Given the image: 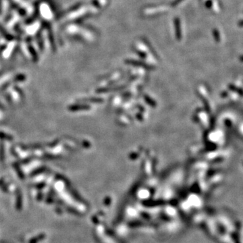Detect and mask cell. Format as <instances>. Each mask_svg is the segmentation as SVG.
<instances>
[{"label":"cell","mask_w":243,"mask_h":243,"mask_svg":"<svg viewBox=\"0 0 243 243\" xmlns=\"http://www.w3.org/2000/svg\"><path fill=\"white\" fill-rule=\"evenodd\" d=\"M44 158L48 159V160H55V159L60 158V157L53 155H51V154H46L44 155Z\"/></svg>","instance_id":"obj_12"},{"label":"cell","mask_w":243,"mask_h":243,"mask_svg":"<svg viewBox=\"0 0 243 243\" xmlns=\"http://www.w3.org/2000/svg\"><path fill=\"white\" fill-rule=\"evenodd\" d=\"M21 205H22V196H21L20 192L19 190H17V201H16V205L17 208L18 209H20L21 208Z\"/></svg>","instance_id":"obj_9"},{"label":"cell","mask_w":243,"mask_h":243,"mask_svg":"<svg viewBox=\"0 0 243 243\" xmlns=\"http://www.w3.org/2000/svg\"><path fill=\"white\" fill-rule=\"evenodd\" d=\"M39 14L45 20H51L53 18V12L50 5L45 2L40 3L39 7Z\"/></svg>","instance_id":"obj_1"},{"label":"cell","mask_w":243,"mask_h":243,"mask_svg":"<svg viewBox=\"0 0 243 243\" xmlns=\"http://www.w3.org/2000/svg\"><path fill=\"white\" fill-rule=\"evenodd\" d=\"M26 79L25 76L23 75V74H19V75L16 76V77L14 78V82H22Z\"/></svg>","instance_id":"obj_11"},{"label":"cell","mask_w":243,"mask_h":243,"mask_svg":"<svg viewBox=\"0 0 243 243\" xmlns=\"http://www.w3.org/2000/svg\"><path fill=\"white\" fill-rule=\"evenodd\" d=\"M16 42L15 41H11L7 43V45L5 47L4 50L3 51V55H4L5 57L6 56H9L11 55V53H12V51H14V49L16 47Z\"/></svg>","instance_id":"obj_4"},{"label":"cell","mask_w":243,"mask_h":243,"mask_svg":"<svg viewBox=\"0 0 243 243\" xmlns=\"http://www.w3.org/2000/svg\"><path fill=\"white\" fill-rule=\"evenodd\" d=\"M13 1L22 7L23 9H25L26 12H28V14H31L32 12H33V8H32V5L26 0H13Z\"/></svg>","instance_id":"obj_3"},{"label":"cell","mask_w":243,"mask_h":243,"mask_svg":"<svg viewBox=\"0 0 243 243\" xmlns=\"http://www.w3.org/2000/svg\"><path fill=\"white\" fill-rule=\"evenodd\" d=\"M42 145L40 144H34V145H22L21 146V148L23 149H40L43 147Z\"/></svg>","instance_id":"obj_6"},{"label":"cell","mask_w":243,"mask_h":243,"mask_svg":"<svg viewBox=\"0 0 243 243\" xmlns=\"http://www.w3.org/2000/svg\"><path fill=\"white\" fill-rule=\"evenodd\" d=\"M13 167H14L15 170H16V172H17V174H18L19 178H20L21 180H24V174H23V172H22V170H21L20 166H19L18 164H17V163L14 164H13Z\"/></svg>","instance_id":"obj_5"},{"label":"cell","mask_w":243,"mask_h":243,"mask_svg":"<svg viewBox=\"0 0 243 243\" xmlns=\"http://www.w3.org/2000/svg\"><path fill=\"white\" fill-rule=\"evenodd\" d=\"M43 237H44V235L43 236V235H41V236H40L39 237H37V238H36V239H34V240H32L31 242H30V243H36V242H37V241L38 240H41V239H42L43 238Z\"/></svg>","instance_id":"obj_13"},{"label":"cell","mask_w":243,"mask_h":243,"mask_svg":"<svg viewBox=\"0 0 243 243\" xmlns=\"http://www.w3.org/2000/svg\"><path fill=\"white\" fill-rule=\"evenodd\" d=\"M40 27H41V23L37 21V22L32 23V24H30V25L26 26L25 32L29 36L34 35V34L39 31Z\"/></svg>","instance_id":"obj_2"},{"label":"cell","mask_w":243,"mask_h":243,"mask_svg":"<svg viewBox=\"0 0 243 243\" xmlns=\"http://www.w3.org/2000/svg\"><path fill=\"white\" fill-rule=\"evenodd\" d=\"M47 170V168L45 167V166H43V167H41L39 168H38V169H36L35 170H34L33 172H31V174H30V176H36L37 174H39L43 173V172H45V170Z\"/></svg>","instance_id":"obj_8"},{"label":"cell","mask_w":243,"mask_h":243,"mask_svg":"<svg viewBox=\"0 0 243 243\" xmlns=\"http://www.w3.org/2000/svg\"><path fill=\"white\" fill-rule=\"evenodd\" d=\"M45 186V183H41V184H39L36 185V187H37V188H43Z\"/></svg>","instance_id":"obj_14"},{"label":"cell","mask_w":243,"mask_h":243,"mask_svg":"<svg viewBox=\"0 0 243 243\" xmlns=\"http://www.w3.org/2000/svg\"><path fill=\"white\" fill-rule=\"evenodd\" d=\"M14 89H16L17 91H18V93L21 95V96H23V95H23V93H22V91H21V89H20V88H18V87H14Z\"/></svg>","instance_id":"obj_15"},{"label":"cell","mask_w":243,"mask_h":243,"mask_svg":"<svg viewBox=\"0 0 243 243\" xmlns=\"http://www.w3.org/2000/svg\"><path fill=\"white\" fill-rule=\"evenodd\" d=\"M0 139L1 140H5L8 141H11L13 140V137L11 135H7V134L0 132Z\"/></svg>","instance_id":"obj_7"},{"label":"cell","mask_w":243,"mask_h":243,"mask_svg":"<svg viewBox=\"0 0 243 243\" xmlns=\"http://www.w3.org/2000/svg\"><path fill=\"white\" fill-rule=\"evenodd\" d=\"M0 109H1V110H3V106L1 104V103H0Z\"/></svg>","instance_id":"obj_17"},{"label":"cell","mask_w":243,"mask_h":243,"mask_svg":"<svg viewBox=\"0 0 243 243\" xmlns=\"http://www.w3.org/2000/svg\"><path fill=\"white\" fill-rule=\"evenodd\" d=\"M5 158V152H4V146L2 143L0 144V161L3 162Z\"/></svg>","instance_id":"obj_10"},{"label":"cell","mask_w":243,"mask_h":243,"mask_svg":"<svg viewBox=\"0 0 243 243\" xmlns=\"http://www.w3.org/2000/svg\"><path fill=\"white\" fill-rule=\"evenodd\" d=\"M3 184V179L0 180V185H2Z\"/></svg>","instance_id":"obj_16"}]
</instances>
